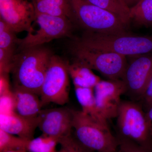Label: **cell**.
<instances>
[{
  "mask_svg": "<svg viewBox=\"0 0 152 152\" xmlns=\"http://www.w3.org/2000/svg\"><path fill=\"white\" fill-rule=\"evenodd\" d=\"M38 124L39 116L35 118H28L19 115L15 112L1 113L0 115L1 129L28 140L34 139Z\"/></svg>",
  "mask_w": 152,
  "mask_h": 152,
  "instance_id": "cell-13",
  "label": "cell"
},
{
  "mask_svg": "<svg viewBox=\"0 0 152 152\" xmlns=\"http://www.w3.org/2000/svg\"><path fill=\"white\" fill-rule=\"evenodd\" d=\"M96 105L99 113L105 119L116 118L126 86L122 80H101L94 88Z\"/></svg>",
  "mask_w": 152,
  "mask_h": 152,
  "instance_id": "cell-10",
  "label": "cell"
},
{
  "mask_svg": "<svg viewBox=\"0 0 152 152\" xmlns=\"http://www.w3.org/2000/svg\"><path fill=\"white\" fill-rule=\"evenodd\" d=\"M118 138L132 141L152 149V136L146 114L141 104L122 101L117 118Z\"/></svg>",
  "mask_w": 152,
  "mask_h": 152,
  "instance_id": "cell-5",
  "label": "cell"
},
{
  "mask_svg": "<svg viewBox=\"0 0 152 152\" xmlns=\"http://www.w3.org/2000/svg\"><path fill=\"white\" fill-rule=\"evenodd\" d=\"M75 137L85 148L96 152H116L118 140L107 126L102 124L82 111L73 110Z\"/></svg>",
  "mask_w": 152,
  "mask_h": 152,
  "instance_id": "cell-3",
  "label": "cell"
},
{
  "mask_svg": "<svg viewBox=\"0 0 152 152\" xmlns=\"http://www.w3.org/2000/svg\"><path fill=\"white\" fill-rule=\"evenodd\" d=\"M135 56L128 64L122 80L125 94L136 102L141 100L152 78V53Z\"/></svg>",
  "mask_w": 152,
  "mask_h": 152,
  "instance_id": "cell-9",
  "label": "cell"
},
{
  "mask_svg": "<svg viewBox=\"0 0 152 152\" xmlns=\"http://www.w3.org/2000/svg\"><path fill=\"white\" fill-rule=\"evenodd\" d=\"M73 110L66 107L42 110L38 127L42 135L59 139L72 134Z\"/></svg>",
  "mask_w": 152,
  "mask_h": 152,
  "instance_id": "cell-12",
  "label": "cell"
},
{
  "mask_svg": "<svg viewBox=\"0 0 152 152\" xmlns=\"http://www.w3.org/2000/svg\"><path fill=\"white\" fill-rule=\"evenodd\" d=\"M58 143L65 152H94L82 145L72 134L61 138Z\"/></svg>",
  "mask_w": 152,
  "mask_h": 152,
  "instance_id": "cell-23",
  "label": "cell"
},
{
  "mask_svg": "<svg viewBox=\"0 0 152 152\" xmlns=\"http://www.w3.org/2000/svg\"><path fill=\"white\" fill-rule=\"evenodd\" d=\"M16 33L0 19V48L15 51L18 46Z\"/></svg>",
  "mask_w": 152,
  "mask_h": 152,
  "instance_id": "cell-21",
  "label": "cell"
},
{
  "mask_svg": "<svg viewBox=\"0 0 152 152\" xmlns=\"http://www.w3.org/2000/svg\"><path fill=\"white\" fill-rule=\"evenodd\" d=\"M122 1L130 8L138 2L140 0H122Z\"/></svg>",
  "mask_w": 152,
  "mask_h": 152,
  "instance_id": "cell-28",
  "label": "cell"
},
{
  "mask_svg": "<svg viewBox=\"0 0 152 152\" xmlns=\"http://www.w3.org/2000/svg\"><path fill=\"white\" fill-rule=\"evenodd\" d=\"M117 138L118 146L116 152H152V149L141 146L132 141Z\"/></svg>",
  "mask_w": 152,
  "mask_h": 152,
  "instance_id": "cell-25",
  "label": "cell"
},
{
  "mask_svg": "<svg viewBox=\"0 0 152 152\" xmlns=\"http://www.w3.org/2000/svg\"><path fill=\"white\" fill-rule=\"evenodd\" d=\"M99 7L110 11L118 17L126 25L129 23L130 8L122 0H87Z\"/></svg>",
  "mask_w": 152,
  "mask_h": 152,
  "instance_id": "cell-19",
  "label": "cell"
},
{
  "mask_svg": "<svg viewBox=\"0 0 152 152\" xmlns=\"http://www.w3.org/2000/svg\"><path fill=\"white\" fill-rule=\"evenodd\" d=\"M12 96L16 113L28 118H35L39 116L43 107L39 96L17 88H14Z\"/></svg>",
  "mask_w": 152,
  "mask_h": 152,
  "instance_id": "cell-14",
  "label": "cell"
},
{
  "mask_svg": "<svg viewBox=\"0 0 152 152\" xmlns=\"http://www.w3.org/2000/svg\"><path fill=\"white\" fill-rule=\"evenodd\" d=\"M68 69L74 87L94 88L101 80L92 70L80 63L75 61L68 63Z\"/></svg>",
  "mask_w": 152,
  "mask_h": 152,
  "instance_id": "cell-16",
  "label": "cell"
},
{
  "mask_svg": "<svg viewBox=\"0 0 152 152\" xmlns=\"http://www.w3.org/2000/svg\"><path fill=\"white\" fill-rule=\"evenodd\" d=\"M4 152H29L27 150L24 149H20L16 150H12V151H7Z\"/></svg>",
  "mask_w": 152,
  "mask_h": 152,
  "instance_id": "cell-29",
  "label": "cell"
},
{
  "mask_svg": "<svg viewBox=\"0 0 152 152\" xmlns=\"http://www.w3.org/2000/svg\"><path fill=\"white\" fill-rule=\"evenodd\" d=\"M15 52L0 48V75L11 72Z\"/></svg>",
  "mask_w": 152,
  "mask_h": 152,
  "instance_id": "cell-24",
  "label": "cell"
},
{
  "mask_svg": "<svg viewBox=\"0 0 152 152\" xmlns=\"http://www.w3.org/2000/svg\"><path fill=\"white\" fill-rule=\"evenodd\" d=\"M70 51L74 61L97 71L108 80H122L128 64L126 56L86 46L76 40Z\"/></svg>",
  "mask_w": 152,
  "mask_h": 152,
  "instance_id": "cell-4",
  "label": "cell"
},
{
  "mask_svg": "<svg viewBox=\"0 0 152 152\" xmlns=\"http://www.w3.org/2000/svg\"><path fill=\"white\" fill-rule=\"evenodd\" d=\"M36 15L34 3L28 0H0V19L16 33L28 32Z\"/></svg>",
  "mask_w": 152,
  "mask_h": 152,
  "instance_id": "cell-11",
  "label": "cell"
},
{
  "mask_svg": "<svg viewBox=\"0 0 152 152\" xmlns=\"http://www.w3.org/2000/svg\"><path fill=\"white\" fill-rule=\"evenodd\" d=\"M58 143L57 139L42 135L30 140L27 151L29 152H56L55 149Z\"/></svg>",
  "mask_w": 152,
  "mask_h": 152,
  "instance_id": "cell-22",
  "label": "cell"
},
{
  "mask_svg": "<svg viewBox=\"0 0 152 152\" xmlns=\"http://www.w3.org/2000/svg\"><path fill=\"white\" fill-rule=\"evenodd\" d=\"M141 100L145 104L147 108L152 105V78L145 91Z\"/></svg>",
  "mask_w": 152,
  "mask_h": 152,
  "instance_id": "cell-26",
  "label": "cell"
},
{
  "mask_svg": "<svg viewBox=\"0 0 152 152\" xmlns=\"http://www.w3.org/2000/svg\"><path fill=\"white\" fill-rule=\"evenodd\" d=\"M34 23L37 26V29L31 28L25 37L18 38L17 44L20 50L43 46L55 39L72 36V22L65 17L36 12Z\"/></svg>",
  "mask_w": 152,
  "mask_h": 152,
  "instance_id": "cell-7",
  "label": "cell"
},
{
  "mask_svg": "<svg viewBox=\"0 0 152 152\" xmlns=\"http://www.w3.org/2000/svg\"><path fill=\"white\" fill-rule=\"evenodd\" d=\"M34 4L36 12L75 20L69 0H35Z\"/></svg>",
  "mask_w": 152,
  "mask_h": 152,
  "instance_id": "cell-15",
  "label": "cell"
},
{
  "mask_svg": "<svg viewBox=\"0 0 152 152\" xmlns=\"http://www.w3.org/2000/svg\"><path fill=\"white\" fill-rule=\"evenodd\" d=\"M130 18L140 26L152 25V0H140L130 8Z\"/></svg>",
  "mask_w": 152,
  "mask_h": 152,
  "instance_id": "cell-18",
  "label": "cell"
},
{
  "mask_svg": "<svg viewBox=\"0 0 152 152\" xmlns=\"http://www.w3.org/2000/svg\"><path fill=\"white\" fill-rule=\"evenodd\" d=\"M147 119L149 124L151 134L152 136V105L147 108V111L146 112Z\"/></svg>",
  "mask_w": 152,
  "mask_h": 152,
  "instance_id": "cell-27",
  "label": "cell"
},
{
  "mask_svg": "<svg viewBox=\"0 0 152 152\" xmlns=\"http://www.w3.org/2000/svg\"><path fill=\"white\" fill-rule=\"evenodd\" d=\"M68 64L56 56H52L41 87L40 98L43 107L50 103L64 105L69 102Z\"/></svg>",
  "mask_w": 152,
  "mask_h": 152,
  "instance_id": "cell-8",
  "label": "cell"
},
{
  "mask_svg": "<svg viewBox=\"0 0 152 152\" xmlns=\"http://www.w3.org/2000/svg\"><path fill=\"white\" fill-rule=\"evenodd\" d=\"M30 141L0 129V152L20 149L27 151Z\"/></svg>",
  "mask_w": 152,
  "mask_h": 152,
  "instance_id": "cell-20",
  "label": "cell"
},
{
  "mask_svg": "<svg viewBox=\"0 0 152 152\" xmlns=\"http://www.w3.org/2000/svg\"><path fill=\"white\" fill-rule=\"evenodd\" d=\"M76 97L82 108V111L102 124L109 126L108 121L98 111L95 101L94 88L75 87Z\"/></svg>",
  "mask_w": 152,
  "mask_h": 152,
  "instance_id": "cell-17",
  "label": "cell"
},
{
  "mask_svg": "<svg viewBox=\"0 0 152 152\" xmlns=\"http://www.w3.org/2000/svg\"><path fill=\"white\" fill-rule=\"evenodd\" d=\"M53 55L51 51L43 46L23 49L15 54L11 70L14 88L27 90L40 96Z\"/></svg>",
  "mask_w": 152,
  "mask_h": 152,
  "instance_id": "cell-1",
  "label": "cell"
},
{
  "mask_svg": "<svg viewBox=\"0 0 152 152\" xmlns=\"http://www.w3.org/2000/svg\"><path fill=\"white\" fill-rule=\"evenodd\" d=\"M75 20L87 31L100 34L126 32L127 25L115 14L87 0H69Z\"/></svg>",
  "mask_w": 152,
  "mask_h": 152,
  "instance_id": "cell-6",
  "label": "cell"
},
{
  "mask_svg": "<svg viewBox=\"0 0 152 152\" xmlns=\"http://www.w3.org/2000/svg\"><path fill=\"white\" fill-rule=\"evenodd\" d=\"M75 40L86 46L126 57L152 53V36L135 35L127 32L100 34L86 31L81 37Z\"/></svg>",
  "mask_w": 152,
  "mask_h": 152,
  "instance_id": "cell-2",
  "label": "cell"
},
{
  "mask_svg": "<svg viewBox=\"0 0 152 152\" xmlns=\"http://www.w3.org/2000/svg\"><path fill=\"white\" fill-rule=\"evenodd\" d=\"M56 152H65V151H64V150L62 148H61V149H60V151H59Z\"/></svg>",
  "mask_w": 152,
  "mask_h": 152,
  "instance_id": "cell-30",
  "label": "cell"
}]
</instances>
